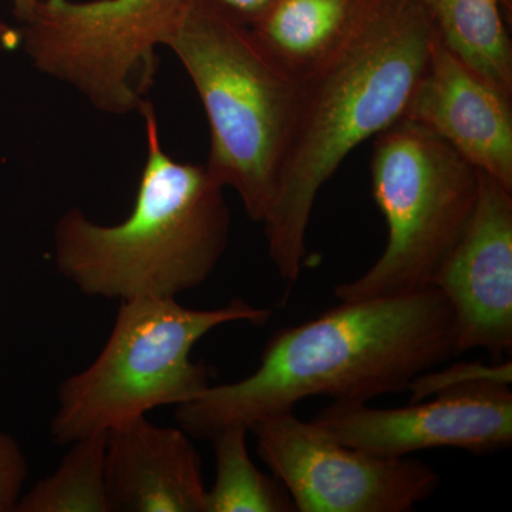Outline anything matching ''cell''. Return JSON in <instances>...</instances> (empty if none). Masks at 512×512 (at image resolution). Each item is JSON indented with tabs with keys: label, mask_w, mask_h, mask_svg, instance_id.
Returning a JSON list of instances; mask_svg holds the SVG:
<instances>
[{
	"label": "cell",
	"mask_w": 512,
	"mask_h": 512,
	"mask_svg": "<svg viewBox=\"0 0 512 512\" xmlns=\"http://www.w3.org/2000/svg\"><path fill=\"white\" fill-rule=\"evenodd\" d=\"M460 355L457 325L436 288L340 302L266 343L254 373L211 384L175 407V421L192 439L212 440L229 427L249 430L308 397L367 403L407 392L417 376Z\"/></svg>",
	"instance_id": "1"
},
{
	"label": "cell",
	"mask_w": 512,
	"mask_h": 512,
	"mask_svg": "<svg viewBox=\"0 0 512 512\" xmlns=\"http://www.w3.org/2000/svg\"><path fill=\"white\" fill-rule=\"evenodd\" d=\"M436 40L424 0H383L359 43L303 86L264 222L269 258L284 281L305 268L306 232L320 188L363 141L402 120Z\"/></svg>",
	"instance_id": "2"
},
{
	"label": "cell",
	"mask_w": 512,
	"mask_h": 512,
	"mask_svg": "<svg viewBox=\"0 0 512 512\" xmlns=\"http://www.w3.org/2000/svg\"><path fill=\"white\" fill-rule=\"evenodd\" d=\"M140 114L147 154L131 214L101 225L69 208L56 222V269L89 298H178L205 284L228 248L225 188L165 151L151 101Z\"/></svg>",
	"instance_id": "3"
},
{
	"label": "cell",
	"mask_w": 512,
	"mask_h": 512,
	"mask_svg": "<svg viewBox=\"0 0 512 512\" xmlns=\"http://www.w3.org/2000/svg\"><path fill=\"white\" fill-rule=\"evenodd\" d=\"M165 46L183 64L207 116L205 168L221 187L235 190L248 217L262 224L303 87L264 55L251 29L201 0L188 2Z\"/></svg>",
	"instance_id": "4"
},
{
	"label": "cell",
	"mask_w": 512,
	"mask_h": 512,
	"mask_svg": "<svg viewBox=\"0 0 512 512\" xmlns=\"http://www.w3.org/2000/svg\"><path fill=\"white\" fill-rule=\"evenodd\" d=\"M271 315L244 299L217 309L185 308L177 298L121 301L99 356L60 384L50 436L69 446L157 407L191 402L212 384L210 367L192 360L194 346L220 326H262Z\"/></svg>",
	"instance_id": "5"
},
{
	"label": "cell",
	"mask_w": 512,
	"mask_h": 512,
	"mask_svg": "<svg viewBox=\"0 0 512 512\" xmlns=\"http://www.w3.org/2000/svg\"><path fill=\"white\" fill-rule=\"evenodd\" d=\"M370 170L389 237L372 268L336 286L340 302L433 286L476 207L480 171L412 120L377 134Z\"/></svg>",
	"instance_id": "6"
},
{
	"label": "cell",
	"mask_w": 512,
	"mask_h": 512,
	"mask_svg": "<svg viewBox=\"0 0 512 512\" xmlns=\"http://www.w3.org/2000/svg\"><path fill=\"white\" fill-rule=\"evenodd\" d=\"M190 0H46L20 28L35 69L110 116L150 103L158 47Z\"/></svg>",
	"instance_id": "7"
},
{
	"label": "cell",
	"mask_w": 512,
	"mask_h": 512,
	"mask_svg": "<svg viewBox=\"0 0 512 512\" xmlns=\"http://www.w3.org/2000/svg\"><path fill=\"white\" fill-rule=\"evenodd\" d=\"M249 431L299 512H407L440 487L427 464L345 446L293 412L256 421Z\"/></svg>",
	"instance_id": "8"
},
{
	"label": "cell",
	"mask_w": 512,
	"mask_h": 512,
	"mask_svg": "<svg viewBox=\"0 0 512 512\" xmlns=\"http://www.w3.org/2000/svg\"><path fill=\"white\" fill-rule=\"evenodd\" d=\"M312 421L339 443L376 456L433 448L497 453L512 443L511 384H468L399 409L335 402Z\"/></svg>",
	"instance_id": "9"
},
{
	"label": "cell",
	"mask_w": 512,
	"mask_h": 512,
	"mask_svg": "<svg viewBox=\"0 0 512 512\" xmlns=\"http://www.w3.org/2000/svg\"><path fill=\"white\" fill-rule=\"evenodd\" d=\"M433 286L453 309L458 350L512 349V190L481 173L476 207Z\"/></svg>",
	"instance_id": "10"
},
{
	"label": "cell",
	"mask_w": 512,
	"mask_h": 512,
	"mask_svg": "<svg viewBox=\"0 0 512 512\" xmlns=\"http://www.w3.org/2000/svg\"><path fill=\"white\" fill-rule=\"evenodd\" d=\"M439 37L403 119L426 127L481 173L512 190V103Z\"/></svg>",
	"instance_id": "11"
},
{
	"label": "cell",
	"mask_w": 512,
	"mask_h": 512,
	"mask_svg": "<svg viewBox=\"0 0 512 512\" xmlns=\"http://www.w3.org/2000/svg\"><path fill=\"white\" fill-rule=\"evenodd\" d=\"M191 439L147 416L106 431L111 512H205L207 487Z\"/></svg>",
	"instance_id": "12"
},
{
	"label": "cell",
	"mask_w": 512,
	"mask_h": 512,
	"mask_svg": "<svg viewBox=\"0 0 512 512\" xmlns=\"http://www.w3.org/2000/svg\"><path fill=\"white\" fill-rule=\"evenodd\" d=\"M383 0H278L251 35L299 86L318 79L366 35Z\"/></svg>",
	"instance_id": "13"
},
{
	"label": "cell",
	"mask_w": 512,
	"mask_h": 512,
	"mask_svg": "<svg viewBox=\"0 0 512 512\" xmlns=\"http://www.w3.org/2000/svg\"><path fill=\"white\" fill-rule=\"evenodd\" d=\"M437 37L478 76L512 97V46L500 0H424Z\"/></svg>",
	"instance_id": "14"
},
{
	"label": "cell",
	"mask_w": 512,
	"mask_h": 512,
	"mask_svg": "<svg viewBox=\"0 0 512 512\" xmlns=\"http://www.w3.org/2000/svg\"><path fill=\"white\" fill-rule=\"evenodd\" d=\"M50 476L20 497L15 512H111L106 480V433L69 444Z\"/></svg>",
	"instance_id": "15"
},
{
	"label": "cell",
	"mask_w": 512,
	"mask_h": 512,
	"mask_svg": "<svg viewBox=\"0 0 512 512\" xmlns=\"http://www.w3.org/2000/svg\"><path fill=\"white\" fill-rule=\"evenodd\" d=\"M244 427H229L212 439L215 481L207 488L205 512H295L291 495L274 476L256 468Z\"/></svg>",
	"instance_id": "16"
},
{
	"label": "cell",
	"mask_w": 512,
	"mask_h": 512,
	"mask_svg": "<svg viewBox=\"0 0 512 512\" xmlns=\"http://www.w3.org/2000/svg\"><path fill=\"white\" fill-rule=\"evenodd\" d=\"M483 382L511 384V360L491 366L480 362H470L456 363V365L443 370H437L436 367V369L417 376L410 383L407 392H410V402H419V400L429 399V397L446 392V390Z\"/></svg>",
	"instance_id": "17"
},
{
	"label": "cell",
	"mask_w": 512,
	"mask_h": 512,
	"mask_svg": "<svg viewBox=\"0 0 512 512\" xmlns=\"http://www.w3.org/2000/svg\"><path fill=\"white\" fill-rule=\"evenodd\" d=\"M28 476V460L22 447L0 431V512H15Z\"/></svg>",
	"instance_id": "18"
},
{
	"label": "cell",
	"mask_w": 512,
	"mask_h": 512,
	"mask_svg": "<svg viewBox=\"0 0 512 512\" xmlns=\"http://www.w3.org/2000/svg\"><path fill=\"white\" fill-rule=\"evenodd\" d=\"M225 18L252 28L268 15L278 0H201Z\"/></svg>",
	"instance_id": "19"
},
{
	"label": "cell",
	"mask_w": 512,
	"mask_h": 512,
	"mask_svg": "<svg viewBox=\"0 0 512 512\" xmlns=\"http://www.w3.org/2000/svg\"><path fill=\"white\" fill-rule=\"evenodd\" d=\"M46 0H12L13 15L20 23H26L32 18L35 10Z\"/></svg>",
	"instance_id": "20"
},
{
	"label": "cell",
	"mask_w": 512,
	"mask_h": 512,
	"mask_svg": "<svg viewBox=\"0 0 512 512\" xmlns=\"http://www.w3.org/2000/svg\"><path fill=\"white\" fill-rule=\"evenodd\" d=\"M20 28H12L5 20L0 19V46L3 49H16L20 46Z\"/></svg>",
	"instance_id": "21"
},
{
	"label": "cell",
	"mask_w": 512,
	"mask_h": 512,
	"mask_svg": "<svg viewBox=\"0 0 512 512\" xmlns=\"http://www.w3.org/2000/svg\"><path fill=\"white\" fill-rule=\"evenodd\" d=\"M500 3L503 6V10H508V13H511L512 0H500Z\"/></svg>",
	"instance_id": "22"
}]
</instances>
